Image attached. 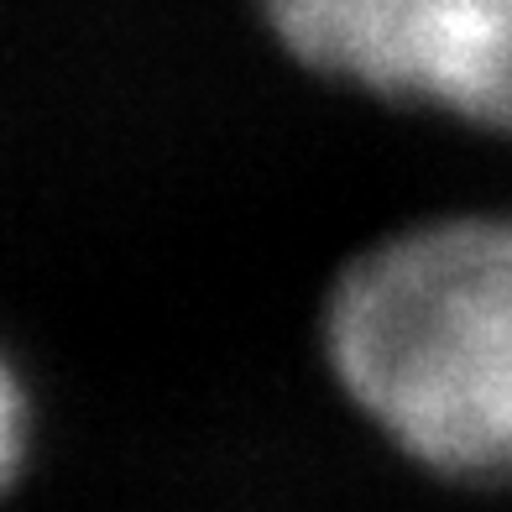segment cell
Segmentation results:
<instances>
[{"instance_id":"6da1fadb","label":"cell","mask_w":512,"mask_h":512,"mask_svg":"<svg viewBox=\"0 0 512 512\" xmlns=\"http://www.w3.org/2000/svg\"><path fill=\"white\" fill-rule=\"evenodd\" d=\"M324 356L424 471L512 481V215H439L366 246L324 298Z\"/></svg>"},{"instance_id":"7a4b0ae2","label":"cell","mask_w":512,"mask_h":512,"mask_svg":"<svg viewBox=\"0 0 512 512\" xmlns=\"http://www.w3.org/2000/svg\"><path fill=\"white\" fill-rule=\"evenodd\" d=\"M262 16L324 79L512 136V0H262Z\"/></svg>"},{"instance_id":"3957f363","label":"cell","mask_w":512,"mask_h":512,"mask_svg":"<svg viewBox=\"0 0 512 512\" xmlns=\"http://www.w3.org/2000/svg\"><path fill=\"white\" fill-rule=\"evenodd\" d=\"M21 455H27V398H21L16 377L0 361V492L21 471Z\"/></svg>"}]
</instances>
